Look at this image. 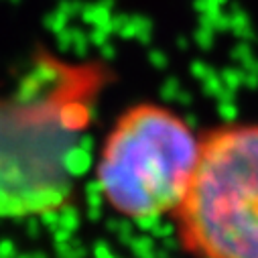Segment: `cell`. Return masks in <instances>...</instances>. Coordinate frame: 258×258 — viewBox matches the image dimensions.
<instances>
[{
  "label": "cell",
  "mask_w": 258,
  "mask_h": 258,
  "mask_svg": "<svg viewBox=\"0 0 258 258\" xmlns=\"http://www.w3.org/2000/svg\"><path fill=\"white\" fill-rule=\"evenodd\" d=\"M112 82L96 59L41 55L21 86L0 96V218L63 210L74 198V161Z\"/></svg>",
  "instance_id": "obj_1"
},
{
  "label": "cell",
  "mask_w": 258,
  "mask_h": 258,
  "mask_svg": "<svg viewBox=\"0 0 258 258\" xmlns=\"http://www.w3.org/2000/svg\"><path fill=\"white\" fill-rule=\"evenodd\" d=\"M202 151L189 120L159 102L124 108L98 149L94 183L102 204L120 220L153 224L173 218Z\"/></svg>",
  "instance_id": "obj_2"
},
{
  "label": "cell",
  "mask_w": 258,
  "mask_h": 258,
  "mask_svg": "<svg viewBox=\"0 0 258 258\" xmlns=\"http://www.w3.org/2000/svg\"><path fill=\"white\" fill-rule=\"evenodd\" d=\"M189 258H258V122L234 120L202 135L187 193L171 218Z\"/></svg>",
  "instance_id": "obj_3"
}]
</instances>
